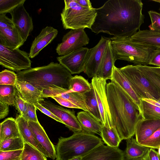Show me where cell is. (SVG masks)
Wrapping results in <instances>:
<instances>
[{"label": "cell", "mask_w": 160, "mask_h": 160, "mask_svg": "<svg viewBox=\"0 0 160 160\" xmlns=\"http://www.w3.org/2000/svg\"><path fill=\"white\" fill-rule=\"evenodd\" d=\"M92 85L88 80L81 76L76 75L71 79L68 90L66 92H77L84 94L89 92Z\"/></svg>", "instance_id": "f1b7e54d"}, {"label": "cell", "mask_w": 160, "mask_h": 160, "mask_svg": "<svg viewBox=\"0 0 160 160\" xmlns=\"http://www.w3.org/2000/svg\"><path fill=\"white\" fill-rule=\"evenodd\" d=\"M18 80L17 74L5 69L0 72V85H15Z\"/></svg>", "instance_id": "74e56055"}, {"label": "cell", "mask_w": 160, "mask_h": 160, "mask_svg": "<svg viewBox=\"0 0 160 160\" xmlns=\"http://www.w3.org/2000/svg\"><path fill=\"white\" fill-rule=\"evenodd\" d=\"M68 89L54 85L42 91L44 98L58 96L68 100L78 106L80 109L88 112L84 94L77 92H66Z\"/></svg>", "instance_id": "2e32d148"}, {"label": "cell", "mask_w": 160, "mask_h": 160, "mask_svg": "<svg viewBox=\"0 0 160 160\" xmlns=\"http://www.w3.org/2000/svg\"><path fill=\"white\" fill-rule=\"evenodd\" d=\"M24 143L22 137L8 138L0 142V151L23 150Z\"/></svg>", "instance_id": "d6a6232c"}, {"label": "cell", "mask_w": 160, "mask_h": 160, "mask_svg": "<svg viewBox=\"0 0 160 160\" xmlns=\"http://www.w3.org/2000/svg\"><path fill=\"white\" fill-rule=\"evenodd\" d=\"M82 157H74L69 160H82Z\"/></svg>", "instance_id": "f5cc1de1"}, {"label": "cell", "mask_w": 160, "mask_h": 160, "mask_svg": "<svg viewBox=\"0 0 160 160\" xmlns=\"http://www.w3.org/2000/svg\"><path fill=\"white\" fill-rule=\"evenodd\" d=\"M26 102L27 106L26 113L22 117L26 120L36 122H38L36 113V108L34 105Z\"/></svg>", "instance_id": "7bdbcfd3"}, {"label": "cell", "mask_w": 160, "mask_h": 160, "mask_svg": "<svg viewBox=\"0 0 160 160\" xmlns=\"http://www.w3.org/2000/svg\"><path fill=\"white\" fill-rule=\"evenodd\" d=\"M15 160H21V158L19 159H18Z\"/></svg>", "instance_id": "6f0895ef"}, {"label": "cell", "mask_w": 160, "mask_h": 160, "mask_svg": "<svg viewBox=\"0 0 160 160\" xmlns=\"http://www.w3.org/2000/svg\"><path fill=\"white\" fill-rule=\"evenodd\" d=\"M15 86L20 96L25 102L34 105L44 100L42 91L28 82L18 79Z\"/></svg>", "instance_id": "ffe728a7"}, {"label": "cell", "mask_w": 160, "mask_h": 160, "mask_svg": "<svg viewBox=\"0 0 160 160\" xmlns=\"http://www.w3.org/2000/svg\"><path fill=\"white\" fill-rule=\"evenodd\" d=\"M21 160H47L46 157L37 149L24 142Z\"/></svg>", "instance_id": "1f68e13d"}, {"label": "cell", "mask_w": 160, "mask_h": 160, "mask_svg": "<svg viewBox=\"0 0 160 160\" xmlns=\"http://www.w3.org/2000/svg\"><path fill=\"white\" fill-rule=\"evenodd\" d=\"M140 144L150 148L158 149L160 147V128Z\"/></svg>", "instance_id": "f35d334b"}, {"label": "cell", "mask_w": 160, "mask_h": 160, "mask_svg": "<svg viewBox=\"0 0 160 160\" xmlns=\"http://www.w3.org/2000/svg\"><path fill=\"white\" fill-rule=\"evenodd\" d=\"M57 29L51 26L43 28L32 42L29 53L30 58L37 56L41 51L51 43L58 35Z\"/></svg>", "instance_id": "d6986e66"}, {"label": "cell", "mask_w": 160, "mask_h": 160, "mask_svg": "<svg viewBox=\"0 0 160 160\" xmlns=\"http://www.w3.org/2000/svg\"><path fill=\"white\" fill-rule=\"evenodd\" d=\"M107 80L95 77L92 78L91 84L97 99L103 126L112 127L111 115L106 92Z\"/></svg>", "instance_id": "9c48e42d"}, {"label": "cell", "mask_w": 160, "mask_h": 160, "mask_svg": "<svg viewBox=\"0 0 160 160\" xmlns=\"http://www.w3.org/2000/svg\"><path fill=\"white\" fill-rule=\"evenodd\" d=\"M102 142L101 138L83 131L74 133L67 138L61 137L55 146L56 160L82 157Z\"/></svg>", "instance_id": "277c9868"}, {"label": "cell", "mask_w": 160, "mask_h": 160, "mask_svg": "<svg viewBox=\"0 0 160 160\" xmlns=\"http://www.w3.org/2000/svg\"><path fill=\"white\" fill-rule=\"evenodd\" d=\"M148 13L152 22L149 26V29L160 33V13L151 10L148 11Z\"/></svg>", "instance_id": "ab89813d"}, {"label": "cell", "mask_w": 160, "mask_h": 160, "mask_svg": "<svg viewBox=\"0 0 160 160\" xmlns=\"http://www.w3.org/2000/svg\"><path fill=\"white\" fill-rule=\"evenodd\" d=\"M126 140V147L124 152L125 159L143 158L150 149L138 143L133 137Z\"/></svg>", "instance_id": "484cf974"}, {"label": "cell", "mask_w": 160, "mask_h": 160, "mask_svg": "<svg viewBox=\"0 0 160 160\" xmlns=\"http://www.w3.org/2000/svg\"><path fill=\"white\" fill-rule=\"evenodd\" d=\"M29 126L35 138L47 155L53 160L56 158L55 146L50 141L44 129L39 122L28 121Z\"/></svg>", "instance_id": "ac0fdd59"}, {"label": "cell", "mask_w": 160, "mask_h": 160, "mask_svg": "<svg viewBox=\"0 0 160 160\" xmlns=\"http://www.w3.org/2000/svg\"><path fill=\"white\" fill-rule=\"evenodd\" d=\"M9 105L4 102L0 101V119L6 117L9 112Z\"/></svg>", "instance_id": "681fc988"}, {"label": "cell", "mask_w": 160, "mask_h": 160, "mask_svg": "<svg viewBox=\"0 0 160 160\" xmlns=\"http://www.w3.org/2000/svg\"><path fill=\"white\" fill-rule=\"evenodd\" d=\"M34 105L36 107L37 109L39 110L43 113L51 118L52 119H53L63 124V122L58 118L49 110L41 105L38 102L36 103Z\"/></svg>", "instance_id": "7dc6e473"}, {"label": "cell", "mask_w": 160, "mask_h": 160, "mask_svg": "<svg viewBox=\"0 0 160 160\" xmlns=\"http://www.w3.org/2000/svg\"><path fill=\"white\" fill-rule=\"evenodd\" d=\"M153 1L160 3V0H153Z\"/></svg>", "instance_id": "11a10c76"}, {"label": "cell", "mask_w": 160, "mask_h": 160, "mask_svg": "<svg viewBox=\"0 0 160 160\" xmlns=\"http://www.w3.org/2000/svg\"><path fill=\"white\" fill-rule=\"evenodd\" d=\"M136 65L144 76L160 92V77L151 71L147 65Z\"/></svg>", "instance_id": "d590c367"}, {"label": "cell", "mask_w": 160, "mask_h": 160, "mask_svg": "<svg viewBox=\"0 0 160 160\" xmlns=\"http://www.w3.org/2000/svg\"><path fill=\"white\" fill-rule=\"evenodd\" d=\"M16 91L15 85H0V101L14 106Z\"/></svg>", "instance_id": "836d02e7"}, {"label": "cell", "mask_w": 160, "mask_h": 160, "mask_svg": "<svg viewBox=\"0 0 160 160\" xmlns=\"http://www.w3.org/2000/svg\"><path fill=\"white\" fill-rule=\"evenodd\" d=\"M38 103L58 118L66 127L74 133L82 131L74 111L65 108L49 101L44 100Z\"/></svg>", "instance_id": "7c38bea8"}, {"label": "cell", "mask_w": 160, "mask_h": 160, "mask_svg": "<svg viewBox=\"0 0 160 160\" xmlns=\"http://www.w3.org/2000/svg\"><path fill=\"white\" fill-rule=\"evenodd\" d=\"M18 80L28 82L41 91L55 85L68 89L72 74L59 63L51 62L41 67L17 72Z\"/></svg>", "instance_id": "3957f363"}, {"label": "cell", "mask_w": 160, "mask_h": 160, "mask_svg": "<svg viewBox=\"0 0 160 160\" xmlns=\"http://www.w3.org/2000/svg\"><path fill=\"white\" fill-rule=\"evenodd\" d=\"M160 128V119L141 118L138 121L135 130L136 139L139 144L150 137Z\"/></svg>", "instance_id": "44dd1931"}, {"label": "cell", "mask_w": 160, "mask_h": 160, "mask_svg": "<svg viewBox=\"0 0 160 160\" xmlns=\"http://www.w3.org/2000/svg\"><path fill=\"white\" fill-rule=\"evenodd\" d=\"M51 98L54 99L62 106L70 108L80 109V108L78 106L73 103L60 97L56 96L52 97Z\"/></svg>", "instance_id": "f6af8a7d"}, {"label": "cell", "mask_w": 160, "mask_h": 160, "mask_svg": "<svg viewBox=\"0 0 160 160\" xmlns=\"http://www.w3.org/2000/svg\"><path fill=\"white\" fill-rule=\"evenodd\" d=\"M110 80L111 82L117 84L128 96L139 111L142 117V100L137 95L119 68L115 66L113 68L112 77Z\"/></svg>", "instance_id": "e0dca14e"}, {"label": "cell", "mask_w": 160, "mask_h": 160, "mask_svg": "<svg viewBox=\"0 0 160 160\" xmlns=\"http://www.w3.org/2000/svg\"><path fill=\"white\" fill-rule=\"evenodd\" d=\"M26 0H0V14L10 13Z\"/></svg>", "instance_id": "8d00e7d4"}, {"label": "cell", "mask_w": 160, "mask_h": 160, "mask_svg": "<svg viewBox=\"0 0 160 160\" xmlns=\"http://www.w3.org/2000/svg\"><path fill=\"white\" fill-rule=\"evenodd\" d=\"M110 38L102 36L98 44L89 49L87 53L84 72L89 78L96 77L103 55Z\"/></svg>", "instance_id": "8fae6325"}, {"label": "cell", "mask_w": 160, "mask_h": 160, "mask_svg": "<svg viewBox=\"0 0 160 160\" xmlns=\"http://www.w3.org/2000/svg\"><path fill=\"white\" fill-rule=\"evenodd\" d=\"M84 94L86 103L88 110V112L96 120L101 123V115L92 86L91 90Z\"/></svg>", "instance_id": "f546056e"}, {"label": "cell", "mask_w": 160, "mask_h": 160, "mask_svg": "<svg viewBox=\"0 0 160 160\" xmlns=\"http://www.w3.org/2000/svg\"><path fill=\"white\" fill-rule=\"evenodd\" d=\"M15 119L20 135L24 142H27L32 145L47 157L45 152L37 141L29 126L28 121L20 114L16 116Z\"/></svg>", "instance_id": "d4e9b609"}, {"label": "cell", "mask_w": 160, "mask_h": 160, "mask_svg": "<svg viewBox=\"0 0 160 160\" xmlns=\"http://www.w3.org/2000/svg\"><path fill=\"white\" fill-rule=\"evenodd\" d=\"M77 117L82 131L89 133L96 134L100 135L102 127V123L88 112L85 111L79 112L77 114Z\"/></svg>", "instance_id": "cb8c5ba5"}, {"label": "cell", "mask_w": 160, "mask_h": 160, "mask_svg": "<svg viewBox=\"0 0 160 160\" xmlns=\"http://www.w3.org/2000/svg\"></svg>", "instance_id": "680465c9"}, {"label": "cell", "mask_w": 160, "mask_h": 160, "mask_svg": "<svg viewBox=\"0 0 160 160\" xmlns=\"http://www.w3.org/2000/svg\"><path fill=\"white\" fill-rule=\"evenodd\" d=\"M15 27L11 18L8 17L6 14H0V28L12 29Z\"/></svg>", "instance_id": "ee69618b"}, {"label": "cell", "mask_w": 160, "mask_h": 160, "mask_svg": "<svg viewBox=\"0 0 160 160\" xmlns=\"http://www.w3.org/2000/svg\"><path fill=\"white\" fill-rule=\"evenodd\" d=\"M104 142L82 157V160H124V152L118 147L104 145Z\"/></svg>", "instance_id": "9a60e30c"}, {"label": "cell", "mask_w": 160, "mask_h": 160, "mask_svg": "<svg viewBox=\"0 0 160 160\" xmlns=\"http://www.w3.org/2000/svg\"><path fill=\"white\" fill-rule=\"evenodd\" d=\"M25 42L17 29L0 28V44L7 47L19 48Z\"/></svg>", "instance_id": "603a6c76"}, {"label": "cell", "mask_w": 160, "mask_h": 160, "mask_svg": "<svg viewBox=\"0 0 160 160\" xmlns=\"http://www.w3.org/2000/svg\"><path fill=\"white\" fill-rule=\"evenodd\" d=\"M142 118L147 119H160V107L142 100Z\"/></svg>", "instance_id": "e575fe53"}, {"label": "cell", "mask_w": 160, "mask_h": 160, "mask_svg": "<svg viewBox=\"0 0 160 160\" xmlns=\"http://www.w3.org/2000/svg\"><path fill=\"white\" fill-rule=\"evenodd\" d=\"M119 68L141 99L149 98L158 100L160 98V92L136 65H128Z\"/></svg>", "instance_id": "52a82bcc"}, {"label": "cell", "mask_w": 160, "mask_h": 160, "mask_svg": "<svg viewBox=\"0 0 160 160\" xmlns=\"http://www.w3.org/2000/svg\"><path fill=\"white\" fill-rule=\"evenodd\" d=\"M23 5L19 6L10 13L15 27L25 42L32 31L33 26L32 18Z\"/></svg>", "instance_id": "5bb4252c"}, {"label": "cell", "mask_w": 160, "mask_h": 160, "mask_svg": "<svg viewBox=\"0 0 160 160\" xmlns=\"http://www.w3.org/2000/svg\"><path fill=\"white\" fill-rule=\"evenodd\" d=\"M89 41L84 29H71L64 35L62 42L58 44L56 52L59 56H64L86 46Z\"/></svg>", "instance_id": "30bf717a"}, {"label": "cell", "mask_w": 160, "mask_h": 160, "mask_svg": "<svg viewBox=\"0 0 160 160\" xmlns=\"http://www.w3.org/2000/svg\"><path fill=\"white\" fill-rule=\"evenodd\" d=\"M21 137L16 119L9 118L0 124V142L6 139Z\"/></svg>", "instance_id": "83f0119b"}, {"label": "cell", "mask_w": 160, "mask_h": 160, "mask_svg": "<svg viewBox=\"0 0 160 160\" xmlns=\"http://www.w3.org/2000/svg\"><path fill=\"white\" fill-rule=\"evenodd\" d=\"M149 64L160 67V48H157L153 52Z\"/></svg>", "instance_id": "bcb514c9"}, {"label": "cell", "mask_w": 160, "mask_h": 160, "mask_svg": "<svg viewBox=\"0 0 160 160\" xmlns=\"http://www.w3.org/2000/svg\"><path fill=\"white\" fill-rule=\"evenodd\" d=\"M158 153L160 155V147L158 149Z\"/></svg>", "instance_id": "9f6ffc18"}, {"label": "cell", "mask_w": 160, "mask_h": 160, "mask_svg": "<svg viewBox=\"0 0 160 160\" xmlns=\"http://www.w3.org/2000/svg\"><path fill=\"white\" fill-rule=\"evenodd\" d=\"M124 160H144V159L143 158H138V159H129V160H127V159H125Z\"/></svg>", "instance_id": "db71d44e"}, {"label": "cell", "mask_w": 160, "mask_h": 160, "mask_svg": "<svg viewBox=\"0 0 160 160\" xmlns=\"http://www.w3.org/2000/svg\"><path fill=\"white\" fill-rule=\"evenodd\" d=\"M141 0H109L96 8L97 15L91 29L98 34L131 37L144 22Z\"/></svg>", "instance_id": "6da1fadb"}, {"label": "cell", "mask_w": 160, "mask_h": 160, "mask_svg": "<svg viewBox=\"0 0 160 160\" xmlns=\"http://www.w3.org/2000/svg\"><path fill=\"white\" fill-rule=\"evenodd\" d=\"M106 92L112 127L121 141L133 136L138 121L139 112L124 91L116 83L106 85Z\"/></svg>", "instance_id": "7a4b0ae2"}, {"label": "cell", "mask_w": 160, "mask_h": 160, "mask_svg": "<svg viewBox=\"0 0 160 160\" xmlns=\"http://www.w3.org/2000/svg\"><path fill=\"white\" fill-rule=\"evenodd\" d=\"M114 59L126 61L136 65L149 64L156 47L132 40L129 37H113L110 38Z\"/></svg>", "instance_id": "5b68a950"}, {"label": "cell", "mask_w": 160, "mask_h": 160, "mask_svg": "<svg viewBox=\"0 0 160 160\" xmlns=\"http://www.w3.org/2000/svg\"><path fill=\"white\" fill-rule=\"evenodd\" d=\"M130 38L134 41L160 48V33L150 29L139 30Z\"/></svg>", "instance_id": "4316f807"}, {"label": "cell", "mask_w": 160, "mask_h": 160, "mask_svg": "<svg viewBox=\"0 0 160 160\" xmlns=\"http://www.w3.org/2000/svg\"><path fill=\"white\" fill-rule=\"evenodd\" d=\"M31 62L26 52L0 44V64L3 67L18 72L31 68Z\"/></svg>", "instance_id": "ba28073f"}, {"label": "cell", "mask_w": 160, "mask_h": 160, "mask_svg": "<svg viewBox=\"0 0 160 160\" xmlns=\"http://www.w3.org/2000/svg\"><path fill=\"white\" fill-rule=\"evenodd\" d=\"M64 7L61 13L64 29H91L97 15L96 8H87L79 5L76 0H64Z\"/></svg>", "instance_id": "8992f818"}, {"label": "cell", "mask_w": 160, "mask_h": 160, "mask_svg": "<svg viewBox=\"0 0 160 160\" xmlns=\"http://www.w3.org/2000/svg\"><path fill=\"white\" fill-rule=\"evenodd\" d=\"M143 159L144 160H160V155L154 149L150 148Z\"/></svg>", "instance_id": "c3c4849f"}, {"label": "cell", "mask_w": 160, "mask_h": 160, "mask_svg": "<svg viewBox=\"0 0 160 160\" xmlns=\"http://www.w3.org/2000/svg\"><path fill=\"white\" fill-rule=\"evenodd\" d=\"M88 48L82 47L64 56L57 57V61L72 74L84 72Z\"/></svg>", "instance_id": "4fadbf2b"}, {"label": "cell", "mask_w": 160, "mask_h": 160, "mask_svg": "<svg viewBox=\"0 0 160 160\" xmlns=\"http://www.w3.org/2000/svg\"><path fill=\"white\" fill-rule=\"evenodd\" d=\"M148 68L152 72L160 77V67L148 66Z\"/></svg>", "instance_id": "816d5d0a"}, {"label": "cell", "mask_w": 160, "mask_h": 160, "mask_svg": "<svg viewBox=\"0 0 160 160\" xmlns=\"http://www.w3.org/2000/svg\"><path fill=\"white\" fill-rule=\"evenodd\" d=\"M100 135L104 143L111 147H118L122 141L113 127L109 128L102 126Z\"/></svg>", "instance_id": "4dcf8cb0"}, {"label": "cell", "mask_w": 160, "mask_h": 160, "mask_svg": "<svg viewBox=\"0 0 160 160\" xmlns=\"http://www.w3.org/2000/svg\"><path fill=\"white\" fill-rule=\"evenodd\" d=\"M23 150L0 151V160H15L21 158Z\"/></svg>", "instance_id": "60d3db41"}, {"label": "cell", "mask_w": 160, "mask_h": 160, "mask_svg": "<svg viewBox=\"0 0 160 160\" xmlns=\"http://www.w3.org/2000/svg\"><path fill=\"white\" fill-rule=\"evenodd\" d=\"M14 106L21 115L25 114L27 110V106L25 102L21 97L16 89L14 100Z\"/></svg>", "instance_id": "b9f144b4"}, {"label": "cell", "mask_w": 160, "mask_h": 160, "mask_svg": "<svg viewBox=\"0 0 160 160\" xmlns=\"http://www.w3.org/2000/svg\"><path fill=\"white\" fill-rule=\"evenodd\" d=\"M77 3L81 6L87 8H92L93 7L92 3L89 0H76Z\"/></svg>", "instance_id": "f907efd6"}, {"label": "cell", "mask_w": 160, "mask_h": 160, "mask_svg": "<svg viewBox=\"0 0 160 160\" xmlns=\"http://www.w3.org/2000/svg\"><path fill=\"white\" fill-rule=\"evenodd\" d=\"M115 61L111 45L108 41L96 77L106 80L112 78Z\"/></svg>", "instance_id": "7402d4cb"}]
</instances>
